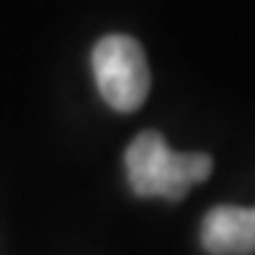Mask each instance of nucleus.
I'll list each match as a JSON object with an SVG mask.
<instances>
[{
	"instance_id": "nucleus-3",
	"label": "nucleus",
	"mask_w": 255,
	"mask_h": 255,
	"mask_svg": "<svg viewBox=\"0 0 255 255\" xmlns=\"http://www.w3.org/2000/svg\"><path fill=\"white\" fill-rule=\"evenodd\" d=\"M201 245L209 255H253L255 206H214L204 217Z\"/></svg>"
},
{
	"instance_id": "nucleus-2",
	"label": "nucleus",
	"mask_w": 255,
	"mask_h": 255,
	"mask_svg": "<svg viewBox=\"0 0 255 255\" xmlns=\"http://www.w3.org/2000/svg\"><path fill=\"white\" fill-rule=\"evenodd\" d=\"M93 75L101 98L114 111H137L149 96L147 57L131 36H103L93 49Z\"/></svg>"
},
{
	"instance_id": "nucleus-1",
	"label": "nucleus",
	"mask_w": 255,
	"mask_h": 255,
	"mask_svg": "<svg viewBox=\"0 0 255 255\" xmlns=\"http://www.w3.org/2000/svg\"><path fill=\"white\" fill-rule=\"evenodd\" d=\"M127 178L142 199L181 201L191 186L212 175L214 162L206 152H173L157 131H142L127 147Z\"/></svg>"
}]
</instances>
